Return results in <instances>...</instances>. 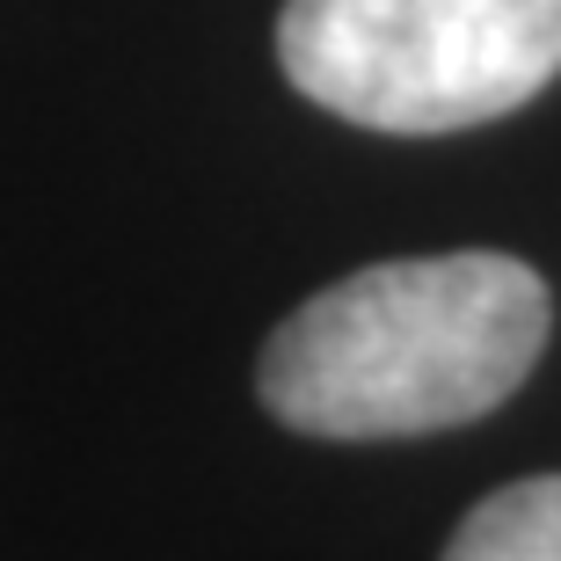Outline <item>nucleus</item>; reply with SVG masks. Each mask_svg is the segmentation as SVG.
I'll return each instance as SVG.
<instances>
[{
    "label": "nucleus",
    "mask_w": 561,
    "mask_h": 561,
    "mask_svg": "<svg viewBox=\"0 0 561 561\" xmlns=\"http://www.w3.org/2000/svg\"><path fill=\"white\" fill-rule=\"evenodd\" d=\"M277 66L365 131H474L561 73V0H285Z\"/></svg>",
    "instance_id": "2"
},
{
    "label": "nucleus",
    "mask_w": 561,
    "mask_h": 561,
    "mask_svg": "<svg viewBox=\"0 0 561 561\" xmlns=\"http://www.w3.org/2000/svg\"><path fill=\"white\" fill-rule=\"evenodd\" d=\"M540 271L496 249L401 255L277 321L255 394L307 437H431L518 394L547 351Z\"/></svg>",
    "instance_id": "1"
},
{
    "label": "nucleus",
    "mask_w": 561,
    "mask_h": 561,
    "mask_svg": "<svg viewBox=\"0 0 561 561\" xmlns=\"http://www.w3.org/2000/svg\"><path fill=\"white\" fill-rule=\"evenodd\" d=\"M445 561H561V474L511 481L459 518Z\"/></svg>",
    "instance_id": "3"
}]
</instances>
